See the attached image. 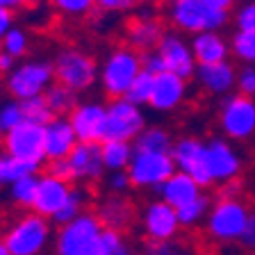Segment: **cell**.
I'll use <instances>...</instances> for the list:
<instances>
[{
	"instance_id": "1",
	"label": "cell",
	"mask_w": 255,
	"mask_h": 255,
	"mask_svg": "<svg viewBox=\"0 0 255 255\" xmlns=\"http://www.w3.org/2000/svg\"><path fill=\"white\" fill-rule=\"evenodd\" d=\"M251 205L244 198L237 201H212L205 219V235L219 246L242 244L249 230Z\"/></svg>"
},
{
	"instance_id": "2",
	"label": "cell",
	"mask_w": 255,
	"mask_h": 255,
	"mask_svg": "<svg viewBox=\"0 0 255 255\" xmlns=\"http://www.w3.org/2000/svg\"><path fill=\"white\" fill-rule=\"evenodd\" d=\"M2 242L9 255H43L55 242L53 221L39 217L37 212H25L5 228Z\"/></svg>"
},
{
	"instance_id": "3",
	"label": "cell",
	"mask_w": 255,
	"mask_h": 255,
	"mask_svg": "<svg viewBox=\"0 0 255 255\" xmlns=\"http://www.w3.org/2000/svg\"><path fill=\"white\" fill-rule=\"evenodd\" d=\"M166 16L175 32L191 37L201 32H221L233 18L230 11L214 9L203 0H171Z\"/></svg>"
},
{
	"instance_id": "4",
	"label": "cell",
	"mask_w": 255,
	"mask_h": 255,
	"mask_svg": "<svg viewBox=\"0 0 255 255\" xmlns=\"http://www.w3.org/2000/svg\"><path fill=\"white\" fill-rule=\"evenodd\" d=\"M141 71V53L132 50L130 46H119L105 55L98 71V82L112 101H117V98H126L128 89L132 87L134 78Z\"/></svg>"
},
{
	"instance_id": "5",
	"label": "cell",
	"mask_w": 255,
	"mask_h": 255,
	"mask_svg": "<svg viewBox=\"0 0 255 255\" xmlns=\"http://www.w3.org/2000/svg\"><path fill=\"white\" fill-rule=\"evenodd\" d=\"M57 85L73 89L75 94L89 91L98 80V62L80 48H62L53 62Z\"/></svg>"
},
{
	"instance_id": "6",
	"label": "cell",
	"mask_w": 255,
	"mask_h": 255,
	"mask_svg": "<svg viewBox=\"0 0 255 255\" xmlns=\"http://www.w3.org/2000/svg\"><path fill=\"white\" fill-rule=\"evenodd\" d=\"M219 130L228 141H251L255 137V98L242 94L226 96L219 105Z\"/></svg>"
},
{
	"instance_id": "7",
	"label": "cell",
	"mask_w": 255,
	"mask_h": 255,
	"mask_svg": "<svg viewBox=\"0 0 255 255\" xmlns=\"http://www.w3.org/2000/svg\"><path fill=\"white\" fill-rule=\"evenodd\" d=\"M55 80V69L53 62H46V59H27V62L16 64V69L7 75L5 87L9 91L11 101H30V98H37L43 96L50 87H53Z\"/></svg>"
},
{
	"instance_id": "8",
	"label": "cell",
	"mask_w": 255,
	"mask_h": 255,
	"mask_svg": "<svg viewBox=\"0 0 255 255\" xmlns=\"http://www.w3.org/2000/svg\"><path fill=\"white\" fill-rule=\"evenodd\" d=\"M103 226L96 212H82L78 219L59 226L55 233V253L57 255H82L98 244Z\"/></svg>"
},
{
	"instance_id": "9",
	"label": "cell",
	"mask_w": 255,
	"mask_h": 255,
	"mask_svg": "<svg viewBox=\"0 0 255 255\" xmlns=\"http://www.w3.org/2000/svg\"><path fill=\"white\" fill-rule=\"evenodd\" d=\"M175 162L171 153H137L128 166V175L134 189H155L169 180L175 173Z\"/></svg>"
},
{
	"instance_id": "10",
	"label": "cell",
	"mask_w": 255,
	"mask_h": 255,
	"mask_svg": "<svg viewBox=\"0 0 255 255\" xmlns=\"http://www.w3.org/2000/svg\"><path fill=\"white\" fill-rule=\"evenodd\" d=\"M5 143V155L18 159L23 164L41 166L46 162V150H43V126L23 121L14 130L5 132L2 137Z\"/></svg>"
},
{
	"instance_id": "11",
	"label": "cell",
	"mask_w": 255,
	"mask_h": 255,
	"mask_svg": "<svg viewBox=\"0 0 255 255\" xmlns=\"http://www.w3.org/2000/svg\"><path fill=\"white\" fill-rule=\"evenodd\" d=\"M205 169L212 185L219 187L239 178L244 169V159L226 137H210L205 141Z\"/></svg>"
},
{
	"instance_id": "12",
	"label": "cell",
	"mask_w": 255,
	"mask_h": 255,
	"mask_svg": "<svg viewBox=\"0 0 255 255\" xmlns=\"http://www.w3.org/2000/svg\"><path fill=\"white\" fill-rule=\"evenodd\" d=\"M146 130V117L143 110L132 105L126 98H117V101L107 103V134L105 139H117V141H130Z\"/></svg>"
},
{
	"instance_id": "13",
	"label": "cell",
	"mask_w": 255,
	"mask_h": 255,
	"mask_svg": "<svg viewBox=\"0 0 255 255\" xmlns=\"http://www.w3.org/2000/svg\"><path fill=\"white\" fill-rule=\"evenodd\" d=\"M171 157L175 162V169L191 175L201 189L212 187V180L205 169V139L196 137V134H182L173 141Z\"/></svg>"
},
{
	"instance_id": "14",
	"label": "cell",
	"mask_w": 255,
	"mask_h": 255,
	"mask_svg": "<svg viewBox=\"0 0 255 255\" xmlns=\"http://www.w3.org/2000/svg\"><path fill=\"white\" fill-rule=\"evenodd\" d=\"M155 53L162 57L164 62V69L169 73L178 75L182 80H194V73H196L198 64H196V57L191 53V43L185 34L180 32H164V37L159 41V46L155 48Z\"/></svg>"
},
{
	"instance_id": "15",
	"label": "cell",
	"mask_w": 255,
	"mask_h": 255,
	"mask_svg": "<svg viewBox=\"0 0 255 255\" xmlns=\"http://www.w3.org/2000/svg\"><path fill=\"white\" fill-rule=\"evenodd\" d=\"M139 226L148 242H175L180 233V221L171 205L164 201H148L139 214Z\"/></svg>"
},
{
	"instance_id": "16",
	"label": "cell",
	"mask_w": 255,
	"mask_h": 255,
	"mask_svg": "<svg viewBox=\"0 0 255 255\" xmlns=\"http://www.w3.org/2000/svg\"><path fill=\"white\" fill-rule=\"evenodd\" d=\"M71 128H73L78 143H103L107 134V105L98 101L78 103L71 112Z\"/></svg>"
},
{
	"instance_id": "17",
	"label": "cell",
	"mask_w": 255,
	"mask_h": 255,
	"mask_svg": "<svg viewBox=\"0 0 255 255\" xmlns=\"http://www.w3.org/2000/svg\"><path fill=\"white\" fill-rule=\"evenodd\" d=\"M187 94H189L187 80H182V78H178V75L164 71V73L155 75L153 96H150L148 107L155 110L157 114H169V112H175L178 107L185 105Z\"/></svg>"
},
{
	"instance_id": "18",
	"label": "cell",
	"mask_w": 255,
	"mask_h": 255,
	"mask_svg": "<svg viewBox=\"0 0 255 255\" xmlns=\"http://www.w3.org/2000/svg\"><path fill=\"white\" fill-rule=\"evenodd\" d=\"M194 82L207 96L226 98V96L235 94V89H237V69H235V64L230 59L221 64L198 66L196 73H194Z\"/></svg>"
},
{
	"instance_id": "19",
	"label": "cell",
	"mask_w": 255,
	"mask_h": 255,
	"mask_svg": "<svg viewBox=\"0 0 255 255\" xmlns=\"http://www.w3.org/2000/svg\"><path fill=\"white\" fill-rule=\"evenodd\" d=\"M71 182H64L59 178H53L50 173L39 175V187H37V198L32 205V212H37L39 217L53 221V217L59 212L71 194Z\"/></svg>"
},
{
	"instance_id": "20",
	"label": "cell",
	"mask_w": 255,
	"mask_h": 255,
	"mask_svg": "<svg viewBox=\"0 0 255 255\" xmlns=\"http://www.w3.org/2000/svg\"><path fill=\"white\" fill-rule=\"evenodd\" d=\"M69 164L73 180L96 182L105 175V162H103L101 143H78L73 153L69 155Z\"/></svg>"
},
{
	"instance_id": "21",
	"label": "cell",
	"mask_w": 255,
	"mask_h": 255,
	"mask_svg": "<svg viewBox=\"0 0 255 255\" xmlns=\"http://www.w3.org/2000/svg\"><path fill=\"white\" fill-rule=\"evenodd\" d=\"M96 217H98V221H101V226L105 230L126 233L128 228H132L134 219H137V210H134L130 198L110 194L107 198H103V201L98 203Z\"/></svg>"
},
{
	"instance_id": "22",
	"label": "cell",
	"mask_w": 255,
	"mask_h": 255,
	"mask_svg": "<svg viewBox=\"0 0 255 255\" xmlns=\"http://www.w3.org/2000/svg\"><path fill=\"white\" fill-rule=\"evenodd\" d=\"M128 46L137 50V53H153L159 46L162 37H164V25L159 18H155L153 14H139L137 18L130 21L128 25Z\"/></svg>"
},
{
	"instance_id": "23",
	"label": "cell",
	"mask_w": 255,
	"mask_h": 255,
	"mask_svg": "<svg viewBox=\"0 0 255 255\" xmlns=\"http://www.w3.org/2000/svg\"><path fill=\"white\" fill-rule=\"evenodd\" d=\"M75 146H78V137H75L69 119H53V121L43 128V150H46V159H50V162L66 159L73 153Z\"/></svg>"
},
{
	"instance_id": "24",
	"label": "cell",
	"mask_w": 255,
	"mask_h": 255,
	"mask_svg": "<svg viewBox=\"0 0 255 255\" xmlns=\"http://www.w3.org/2000/svg\"><path fill=\"white\" fill-rule=\"evenodd\" d=\"M189 43L198 66L221 64L230 59V39L223 32H201V34H194Z\"/></svg>"
},
{
	"instance_id": "25",
	"label": "cell",
	"mask_w": 255,
	"mask_h": 255,
	"mask_svg": "<svg viewBox=\"0 0 255 255\" xmlns=\"http://www.w3.org/2000/svg\"><path fill=\"white\" fill-rule=\"evenodd\" d=\"M203 194V189L198 187V182L191 178V175L182 173V171H175L169 180L157 189L159 201H164L166 205H171L173 210L191 203L194 198H198Z\"/></svg>"
},
{
	"instance_id": "26",
	"label": "cell",
	"mask_w": 255,
	"mask_h": 255,
	"mask_svg": "<svg viewBox=\"0 0 255 255\" xmlns=\"http://www.w3.org/2000/svg\"><path fill=\"white\" fill-rule=\"evenodd\" d=\"M103 150V162H105V171L117 173V171H128L130 162L134 157V143L130 141H117V139H105L101 143Z\"/></svg>"
},
{
	"instance_id": "27",
	"label": "cell",
	"mask_w": 255,
	"mask_h": 255,
	"mask_svg": "<svg viewBox=\"0 0 255 255\" xmlns=\"http://www.w3.org/2000/svg\"><path fill=\"white\" fill-rule=\"evenodd\" d=\"M175 139L162 126H146L141 134L134 139V150L137 153H171Z\"/></svg>"
},
{
	"instance_id": "28",
	"label": "cell",
	"mask_w": 255,
	"mask_h": 255,
	"mask_svg": "<svg viewBox=\"0 0 255 255\" xmlns=\"http://www.w3.org/2000/svg\"><path fill=\"white\" fill-rule=\"evenodd\" d=\"M43 98H46V103L55 119H69L71 112H73L80 103L78 94H75L73 89H69V87H64V85H57V82L43 94Z\"/></svg>"
},
{
	"instance_id": "29",
	"label": "cell",
	"mask_w": 255,
	"mask_h": 255,
	"mask_svg": "<svg viewBox=\"0 0 255 255\" xmlns=\"http://www.w3.org/2000/svg\"><path fill=\"white\" fill-rule=\"evenodd\" d=\"M210 207H212V198L207 196L205 191H203L198 198H194L191 203H187V205L178 207V210H175V214H178L180 228H196V226L205 223Z\"/></svg>"
},
{
	"instance_id": "30",
	"label": "cell",
	"mask_w": 255,
	"mask_h": 255,
	"mask_svg": "<svg viewBox=\"0 0 255 255\" xmlns=\"http://www.w3.org/2000/svg\"><path fill=\"white\" fill-rule=\"evenodd\" d=\"M37 187H39V175L37 173H34V175H25V178L11 182V185L7 187V198H9L11 205L32 210L34 198H37Z\"/></svg>"
},
{
	"instance_id": "31",
	"label": "cell",
	"mask_w": 255,
	"mask_h": 255,
	"mask_svg": "<svg viewBox=\"0 0 255 255\" xmlns=\"http://www.w3.org/2000/svg\"><path fill=\"white\" fill-rule=\"evenodd\" d=\"M230 57L244 66H255V32L235 30L230 34Z\"/></svg>"
},
{
	"instance_id": "32",
	"label": "cell",
	"mask_w": 255,
	"mask_h": 255,
	"mask_svg": "<svg viewBox=\"0 0 255 255\" xmlns=\"http://www.w3.org/2000/svg\"><path fill=\"white\" fill-rule=\"evenodd\" d=\"M87 201H89V194H87L82 187H73V189H71V194H69V198H66V203H64V207L53 217V223L64 226V223H69V221H73V219H78L82 212H87V210H85Z\"/></svg>"
},
{
	"instance_id": "33",
	"label": "cell",
	"mask_w": 255,
	"mask_h": 255,
	"mask_svg": "<svg viewBox=\"0 0 255 255\" xmlns=\"http://www.w3.org/2000/svg\"><path fill=\"white\" fill-rule=\"evenodd\" d=\"M37 166H30V164H23L18 159L9 157V155H0V187H9L11 182L21 180L25 175H34L37 173Z\"/></svg>"
},
{
	"instance_id": "34",
	"label": "cell",
	"mask_w": 255,
	"mask_h": 255,
	"mask_svg": "<svg viewBox=\"0 0 255 255\" xmlns=\"http://www.w3.org/2000/svg\"><path fill=\"white\" fill-rule=\"evenodd\" d=\"M98 249H101V255H134L132 244L126 239V235L117 233V230L103 228L101 237H98Z\"/></svg>"
},
{
	"instance_id": "35",
	"label": "cell",
	"mask_w": 255,
	"mask_h": 255,
	"mask_svg": "<svg viewBox=\"0 0 255 255\" xmlns=\"http://www.w3.org/2000/svg\"><path fill=\"white\" fill-rule=\"evenodd\" d=\"M153 85H155V75L141 71V73L134 78L132 87L128 89L126 101H130L132 105H137V107L148 105V103H150V96H153Z\"/></svg>"
},
{
	"instance_id": "36",
	"label": "cell",
	"mask_w": 255,
	"mask_h": 255,
	"mask_svg": "<svg viewBox=\"0 0 255 255\" xmlns=\"http://www.w3.org/2000/svg\"><path fill=\"white\" fill-rule=\"evenodd\" d=\"M21 110H23V119H25L27 123H37V126H43V128H46L48 123L55 119L43 96L30 98V101H23L21 103Z\"/></svg>"
},
{
	"instance_id": "37",
	"label": "cell",
	"mask_w": 255,
	"mask_h": 255,
	"mask_svg": "<svg viewBox=\"0 0 255 255\" xmlns=\"http://www.w3.org/2000/svg\"><path fill=\"white\" fill-rule=\"evenodd\" d=\"M2 50H5L7 55H11L14 59H18V57H23V55L30 50V34H27L23 27H11L9 30V34H7L5 39H2Z\"/></svg>"
},
{
	"instance_id": "38",
	"label": "cell",
	"mask_w": 255,
	"mask_h": 255,
	"mask_svg": "<svg viewBox=\"0 0 255 255\" xmlns=\"http://www.w3.org/2000/svg\"><path fill=\"white\" fill-rule=\"evenodd\" d=\"M23 121H25V119H23V110H21V103L18 101H5L0 105V128H2V132L14 130V128L21 126Z\"/></svg>"
},
{
	"instance_id": "39",
	"label": "cell",
	"mask_w": 255,
	"mask_h": 255,
	"mask_svg": "<svg viewBox=\"0 0 255 255\" xmlns=\"http://www.w3.org/2000/svg\"><path fill=\"white\" fill-rule=\"evenodd\" d=\"M55 5V9L62 11L64 16H71V18H80V16L91 14L94 9V0H50Z\"/></svg>"
},
{
	"instance_id": "40",
	"label": "cell",
	"mask_w": 255,
	"mask_h": 255,
	"mask_svg": "<svg viewBox=\"0 0 255 255\" xmlns=\"http://www.w3.org/2000/svg\"><path fill=\"white\" fill-rule=\"evenodd\" d=\"M235 30L255 32V0H244L233 14Z\"/></svg>"
},
{
	"instance_id": "41",
	"label": "cell",
	"mask_w": 255,
	"mask_h": 255,
	"mask_svg": "<svg viewBox=\"0 0 255 255\" xmlns=\"http://www.w3.org/2000/svg\"><path fill=\"white\" fill-rule=\"evenodd\" d=\"M237 94L255 98V66L237 69Z\"/></svg>"
},
{
	"instance_id": "42",
	"label": "cell",
	"mask_w": 255,
	"mask_h": 255,
	"mask_svg": "<svg viewBox=\"0 0 255 255\" xmlns=\"http://www.w3.org/2000/svg\"><path fill=\"white\" fill-rule=\"evenodd\" d=\"M107 189H110V194H117V196H126V191L132 187V182H130V175H128V171H117V173H110L105 180Z\"/></svg>"
},
{
	"instance_id": "43",
	"label": "cell",
	"mask_w": 255,
	"mask_h": 255,
	"mask_svg": "<svg viewBox=\"0 0 255 255\" xmlns=\"http://www.w3.org/2000/svg\"><path fill=\"white\" fill-rule=\"evenodd\" d=\"M242 194H244V182L239 180V178H235V180L219 185L217 201H237V198H242Z\"/></svg>"
},
{
	"instance_id": "44",
	"label": "cell",
	"mask_w": 255,
	"mask_h": 255,
	"mask_svg": "<svg viewBox=\"0 0 255 255\" xmlns=\"http://www.w3.org/2000/svg\"><path fill=\"white\" fill-rule=\"evenodd\" d=\"M141 66H143V71L146 73H150V75H159V73H164V62H162V57H159L157 53H143L141 55Z\"/></svg>"
},
{
	"instance_id": "45",
	"label": "cell",
	"mask_w": 255,
	"mask_h": 255,
	"mask_svg": "<svg viewBox=\"0 0 255 255\" xmlns=\"http://www.w3.org/2000/svg\"><path fill=\"white\" fill-rule=\"evenodd\" d=\"M48 173L53 178H59L64 182L73 180V173H71V164L69 159H57V162H48Z\"/></svg>"
},
{
	"instance_id": "46",
	"label": "cell",
	"mask_w": 255,
	"mask_h": 255,
	"mask_svg": "<svg viewBox=\"0 0 255 255\" xmlns=\"http://www.w3.org/2000/svg\"><path fill=\"white\" fill-rule=\"evenodd\" d=\"M175 249H178L175 242H148L146 255H171Z\"/></svg>"
},
{
	"instance_id": "47",
	"label": "cell",
	"mask_w": 255,
	"mask_h": 255,
	"mask_svg": "<svg viewBox=\"0 0 255 255\" xmlns=\"http://www.w3.org/2000/svg\"><path fill=\"white\" fill-rule=\"evenodd\" d=\"M11 27H14V11L0 7V43H2V39L9 34Z\"/></svg>"
},
{
	"instance_id": "48",
	"label": "cell",
	"mask_w": 255,
	"mask_h": 255,
	"mask_svg": "<svg viewBox=\"0 0 255 255\" xmlns=\"http://www.w3.org/2000/svg\"><path fill=\"white\" fill-rule=\"evenodd\" d=\"M94 5L103 11H121V9H128L130 2L128 0H94Z\"/></svg>"
},
{
	"instance_id": "49",
	"label": "cell",
	"mask_w": 255,
	"mask_h": 255,
	"mask_svg": "<svg viewBox=\"0 0 255 255\" xmlns=\"http://www.w3.org/2000/svg\"><path fill=\"white\" fill-rule=\"evenodd\" d=\"M242 244L249 251H255V207H251V221H249V230H246V237Z\"/></svg>"
},
{
	"instance_id": "50",
	"label": "cell",
	"mask_w": 255,
	"mask_h": 255,
	"mask_svg": "<svg viewBox=\"0 0 255 255\" xmlns=\"http://www.w3.org/2000/svg\"><path fill=\"white\" fill-rule=\"evenodd\" d=\"M16 62H18V59H14L11 55H7L5 50H0V73L9 75L11 71L16 69Z\"/></svg>"
},
{
	"instance_id": "51",
	"label": "cell",
	"mask_w": 255,
	"mask_h": 255,
	"mask_svg": "<svg viewBox=\"0 0 255 255\" xmlns=\"http://www.w3.org/2000/svg\"><path fill=\"white\" fill-rule=\"evenodd\" d=\"M203 2L214 7V9H223V11H230L235 7V0H203Z\"/></svg>"
},
{
	"instance_id": "52",
	"label": "cell",
	"mask_w": 255,
	"mask_h": 255,
	"mask_svg": "<svg viewBox=\"0 0 255 255\" xmlns=\"http://www.w3.org/2000/svg\"><path fill=\"white\" fill-rule=\"evenodd\" d=\"M21 5H25V0H0V7H5V9H16Z\"/></svg>"
},
{
	"instance_id": "53",
	"label": "cell",
	"mask_w": 255,
	"mask_h": 255,
	"mask_svg": "<svg viewBox=\"0 0 255 255\" xmlns=\"http://www.w3.org/2000/svg\"><path fill=\"white\" fill-rule=\"evenodd\" d=\"M46 0H25V7H32V9H37V7H41Z\"/></svg>"
},
{
	"instance_id": "54",
	"label": "cell",
	"mask_w": 255,
	"mask_h": 255,
	"mask_svg": "<svg viewBox=\"0 0 255 255\" xmlns=\"http://www.w3.org/2000/svg\"><path fill=\"white\" fill-rule=\"evenodd\" d=\"M0 255H9V251H7L5 242H2V237H0Z\"/></svg>"
},
{
	"instance_id": "55",
	"label": "cell",
	"mask_w": 255,
	"mask_h": 255,
	"mask_svg": "<svg viewBox=\"0 0 255 255\" xmlns=\"http://www.w3.org/2000/svg\"><path fill=\"white\" fill-rule=\"evenodd\" d=\"M171 255H191V253H189V251H185V249H180V246H178V249H175Z\"/></svg>"
},
{
	"instance_id": "56",
	"label": "cell",
	"mask_w": 255,
	"mask_h": 255,
	"mask_svg": "<svg viewBox=\"0 0 255 255\" xmlns=\"http://www.w3.org/2000/svg\"><path fill=\"white\" fill-rule=\"evenodd\" d=\"M130 5H143V2H148V0H128Z\"/></svg>"
},
{
	"instance_id": "57",
	"label": "cell",
	"mask_w": 255,
	"mask_h": 255,
	"mask_svg": "<svg viewBox=\"0 0 255 255\" xmlns=\"http://www.w3.org/2000/svg\"><path fill=\"white\" fill-rule=\"evenodd\" d=\"M2 137H5V132H2V128H0V139H2Z\"/></svg>"
},
{
	"instance_id": "58",
	"label": "cell",
	"mask_w": 255,
	"mask_h": 255,
	"mask_svg": "<svg viewBox=\"0 0 255 255\" xmlns=\"http://www.w3.org/2000/svg\"><path fill=\"white\" fill-rule=\"evenodd\" d=\"M251 255H255V251H253V253H251Z\"/></svg>"
}]
</instances>
